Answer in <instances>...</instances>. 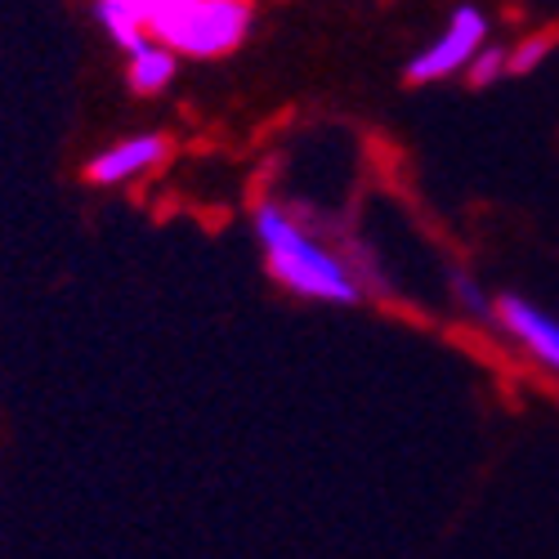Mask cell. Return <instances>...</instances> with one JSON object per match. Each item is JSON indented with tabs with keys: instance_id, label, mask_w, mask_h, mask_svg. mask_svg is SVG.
I'll list each match as a JSON object with an SVG mask.
<instances>
[{
	"instance_id": "cell-3",
	"label": "cell",
	"mask_w": 559,
	"mask_h": 559,
	"mask_svg": "<svg viewBox=\"0 0 559 559\" xmlns=\"http://www.w3.org/2000/svg\"><path fill=\"white\" fill-rule=\"evenodd\" d=\"M488 45V19L475 10V5H456L448 27L416 55L407 68H403V81L407 85H430V81H443L461 68H471V59Z\"/></svg>"
},
{
	"instance_id": "cell-5",
	"label": "cell",
	"mask_w": 559,
	"mask_h": 559,
	"mask_svg": "<svg viewBox=\"0 0 559 559\" xmlns=\"http://www.w3.org/2000/svg\"><path fill=\"white\" fill-rule=\"evenodd\" d=\"M166 153H170L166 134H134V139H121V144H108L104 153H95V162L85 166V175L95 183H104V189L108 183H130L144 170L162 166Z\"/></svg>"
},
{
	"instance_id": "cell-7",
	"label": "cell",
	"mask_w": 559,
	"mask_h": 559,
	"mask_svg": "<svg viewBox=\"0 0 559 559\" xmlns=\"http://www.w3.org/2000/svg\"><path fill=\"white\" fill-rule=\"evenodd\" d=\"M99 23H104V32L121 45L126 55H134V50H144V45L153 40V32H148V23L139 19L134 10H126V5H117V0H99Z\"/></svg>"
},
{
	"instance_id": "cell-2",
	"label": "cell",
	"mask_w": 559,
	"mask_h": 559,
	"mask_svg": "<svg viewBox=\"0 0 559 559\" xmlns=\"http://www.w3.org/2000/svg\"><path fill=\"white\" fill-rule=\"evenodd\" d=\"M251 32V0H189L153 36L189 59L233 55Z\"/></svg>"
},
{
	"instance_id": "cell-10",
	"label": "cell",
	"mask_w": 559,
	"mask_h": 559,
	"mask_svg": "<svg viewBox=\"0 0 559 559\" xmlns=\"http://www.w3.org/2000/svg\"><path fill=\"white\" fill-rule=\"evenodd\" d=\"M546 55H550V36H528L524 45H515V50H510V72L528 76V72H537V68L546 63Z\"/></svg>"
},
{
	"instance_id": "cell-9",
	"label": "cell",
	"mask_w": 559,
	"mask_h": 559,
	"mask_svg": "<svg viewBox=\"0 0 559 559\" xmlns=\"http://www.w3.org/2000/svg\"><path fill=\"white\" fill-rule=\"evenodd\" d=\"M452 292H456V300H461L465 309H471V318H479V322H497V300L484 296V287L475 283V277L456 273V277H452Z\"/></svg>"
},
{
	"instance_id": "cell-11",
	"label": "cell",
	"mask_w": 559,
	"mask_h": 559,
	"mask_svg": "<svg viewBox=\"0 0 559 559\" xmlns=\"http://www.w3.org/2000/svg\"><path fill=\"white\" fill-rule=\"evenodd\" d=\"M117 5H126V10H134L139 19L148 23V32H157L175 10H183L189 0H117Z\"/></svg>"
},
{
	"instance_id": "cell-6",
	"label": "cell",
	"mask_w": 559,
	"mask_h": 559,
	"mask_svg": "<svg viewBox=\"0 0 559 559\" xmlns=\"http://www.w3.org/2000/svg\"><path fill=\"white\" fill-rule=\"evenodd\" d=\"M175 68H179V55L153 36L144 50L130 55V90L134 95H162V90L175 81Z\"/></svg>"
},
{
	"instance_id": "cell-8",
	"label": "cell",
	"mask_w": 559,
	"mask_h": 559,
	"mask_svg": "<svg viewBox=\"0 0 559 559\" xmlns=\"http://www.w3.org/2000/svg\"><path fill=\"white\" fill-rule=\"evenodd\" d=\"M506 72H510V50H501V45H484V50L471 59V68H465V76H471L475 90L497 85Z\"/></svg>"
},
{
	"instance_id": "cell-4",
	"label": "cell",
	"mask_w": 559,
	"mask_h": 559,
	"mask_svg": "<svg viewBox=\"0 0 559 559\" xmlns=\"http://www.w3.org/2000/svg\"><path fill=\"white\" fill-rule=\"evenodd\" d=\"M497 328L506 336H515L542 367L559 371V322L550 313H542L533 300H524L515 292L497 296Z\"/></svg>"
},
{
	"instance_id": "cell-1",
	"label": "cell",
	"mask_w": 559,
	"mask_h": 559,
	"mask_svg": "<svg viewBox=\"0 0 559 559\" xmlns=\"http://www.w3.org/2000/svg\"><path fill=\"white\" fill-rule=\"evenodd\" d=\"M255 233L269 251V273L273 283H283L292 296L300 300H322V305H358L362 287L354 269L332 255L318 238L296 224V215H287L283 206L260 202L255 206Z\"/></svg>"
}]
</instances>
